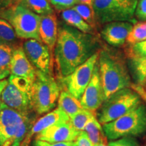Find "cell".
<instances>
[{
  "label": "cell",
  "instance_id": "obj_1",
  "mask_svg": "<svg viewBox=\"0 0 146 146\" xmlns=\"http://www.w3.org/2000/svg\"><path fill=\"white\" fill-rule=\"evenodd\" d=\"M97 50L98 42L93 35L74 28L62 27L54 47L55 61L60 76H68L98 52Z\"/></svg>",
  "mask_w": 146,
  "mask_h": 146
},
{
  "label": "cell",
  "instance_id": "obj_2",
  "mask_svg": "<svg viewBox=\"0 0 146 146\" xmlns=\"http://www.w3.org/2000/svg\"><path fill=\"white\" fill-rule=\"evenodd\" d=\"M98 64L105 100L121 89L131 87L129 71L118 56L107 50L100 51Z\"/></svg>",
  "mask_w": 146,
  "mask_h": 146
},
{
  "label": "cell",
  "instance_id": "obj_3",
  "mask_svg": "<svg viewBox=\"0 0 146 146\" xmlns=\"http://www.w3.org/2000/svg\"><path fill=\"white\" fill-rule=\"evenodd\" d=\"M30 113L21 112L0 104V146H21L33 120Z\"/></svg>",
  "mask_w": 146,
  "mask_h": 146
},
{
  "label": "cell",
  "instance_id": "obj_4",
  "mask_svg": "<svg viewBox=\"0 0 146 146\" xmlns=\"http://www.w3.org/2000/svg\"><path fill=\"white\" fill-rule=\"evenodd\" d=\"M108 139L138 136L146 131V108L143 104L117 119L102 125Z\"/></svg>",
  "mask_w": 146,
  "mask_h": 146
},
{
  "label": "cell",
  "instance_id": "obj_5",
  "mask_svg": "<svg viewBox=\"0 0 146 146\" xmlns=\"http://www.w3.org/2000/svg\"><path fill=\"white\" fill-rule=\"evenodd\" d=\"M60 87L50 74L36 70L32 85V108L39 114L49 112L56 106L60 96Z\"/></svg>",
  "mask_w": 146,
  "mask_h": 146
},
{
  "label": "cell",
  "instance_id": "obj_6",
  "mask_svg": "<svg viewBox=\"0 0 146 146\" xmlns=\"http://www.w3.org/2000/svg\"><path fill=\"white\" fill-rule=\"evenodd\" d=\"M141 104V97L133 89L125 88L105 100L98 110L96 118L102 125L117 119Z\"/></svg>",
  "mask_w": 146,
  "mask_h": 146
},
{
  "label": "cell",
  "instance_id": "obj_7",
  "mask_svg": "<svg viewBox=\"0 0 146 146\" xmlns=\"http://www.w3.org/2000/svg\"><path fill=\"white\" fill-rule=\"evenodd\" d=\"M137 3L138 0H95L93 9L97 23L125 21L135 25Z\"/></svg>",
  "mask_w": 146,
  "mask_h": 146
},
{
  "label": "cell",
  "instance_id": "obj_8",
  "mask_svg": "<svg viewBox=\"0 0 146 146\" xmlns=\"http://www.w3.org/2000/svg\"><path fill=\"white\" fill-rule=\"evenodd\" d=\"M3 15L13 27L18 37L41 41L39 36L41 16L38 14L20 3L5 10Z\"/></svg>",
  "mask_w": 146,
  "mask_h": 146
},
{
  "label": "cell",
  "instance_id": "obj_9",
  "mask_svg": "<svg viewBox=\"0 0 146 146\" xmlns=\"http://www.w3.org/2000/svg\"><path fill=\"white\" fill-rule=\"evenodd\" d=\"M33 81L11 74L1 96V102L21 112L32 110L31 89Z\"/></svg>",
  "mask_w": 146,
  "mask_h": 146
},
{
  "label": "cell",
  "instance_id": "obj_10",
  "mask_svg": "<svg viewBox=\"0 0 146 146\" xmlns=\"http://www.w3.org/2000/svg\"><path fill=\"white\" fill-rule=\"evenodd\" d=\"M98 56L99 53H96L68 76L62 78L66 91L76 99L80 100L89 85L92 78L94 68L98 62Z\"/></svg>",
  "mask_w": 146,
  "mask_h": 146
},
{
  "label": "cell",
  "instance_id": "obj_11",
  "mask_svg": "<svg viewBox=\"0 0 146 146\" xmlns=\"http://www.w3.org/2000/svg\"><path fill=\"white\" fill-rule=\"evenodd\" d=\"M23 50L36 70L45 74L51 72V55L46 45L36 39H27L23 43Z\"/></svg>",
  "mask_w": 146,
  "mask_h": 146
},
{
  "label": "cell",
  "instance_id": "obj_12",
  "mask_svg": "<svg viewBox=\"0 0 146 146\" xmlns=\"http://www.w3.org/2000/svg\"><path fill=\"white\" fill-rule=\"evenodd\" d=\"M104 101V94L97 62L93 72L92 78L80 99V102L83 108L96 113Z\"/></svg>",
  "mask_w": 146,
  "mask_h": 146
},
{
  "label": "cell",
  "instance_id": "obj_13",
  "mask_svg": "<svg viewBox=\"0 0 146 146\" xmlns=\"http://www.w3.org/2000/svg\"><path fill=\"white\" fill-rule=\"evenodd\" d=\"M80 132L68 121L47 128L36 134L35 139L50 143L71 142L76 141Z\"/></svg>",
  "mask_w": 146,
  "mask_h": 146
},
{
  "label": "cell",
  "instance_id": "obj_14",
  "mask_svg": "<svg viewBox=\"0 0 146 146\" xmlns=\"http://www.w3.org/2000/svg\"><path fill=\"white\" fill-rule=\"evenodd\" d=\"M134 24L130 22L116 21L105 24L101 31L102 37L114 47L123 45L127 41L130 32L132 31Z\"/></svg>",
  "mask_w": 146,
  "mask_h": 146
},
{
  "label": "cell",
  "instance_id": "obj_15",
  "mask_svg": "<svg viewBox=\"0 0 146 146\" xmlns=\"http://www.w3.org/2000/svg\"><path fill=\"white\" fill-rule=\"evenodd\" d=\"M10 74L32 81H34L35 77L36 69L28 60L21 46L14 48L12 52L10 61Z\"/></svg>",
  "mask_w": 146,
  "mask_h": 146
},
{
  "label": "cell",
  "instance_id": "obj_16",
  "mask_svg": "<svg viewBox=\"0 0 146 146\" xmlns=\"http://www.w3.org/2000/svg\"><path fill=\"white\" fill-rule=\"evenodd\" d=\"M58 29L57 18L51 14L41 16L39 25V36L42 43L46 45L50 50L56 45L58 39Z\"/></svg>",
  "mask_w": 146,
  "mask_h": 146
},
{
  "label": "cell",
  "instance_id": "obj_17",
  "mask_svg": "<svg viewBox=\"0 0 146 146\" xmlns=\"http://www.w3.org/2000/svg\"><path fill=\"white\" fill-rule=\"evenodd\" d=\"M68 121H70L69 116L62 110L58 108L52 112L47 113L38 120L31 129L29 135H31L33 134H37L47 128Z\"/></svg>",
  "mask_w": 146,
  "mask_h": 146
},
{
  "label": "cell",
  "instance_id": "obj_18",
  "mask_svg": "<svg viewBox=\"0 0 146 146\" xmlns=\"http://www.w3.org/2000/svg\"><path fill=\"white\" fill-rule=\"evenodd\" d=\"M61 16L65 23L73 28L77 29L84 33L94 34V29L84 21L74 9L70 8L62 11Z\"/></svg>",
  "mask_w": 146,
  "mask_h": 146
},
{
  "label": "cell",
  "instance_id": "obj_19",
  "mask_svg": "<svg viewBox=\"0 0 146 146\" xmlns=\"http://www.w3.org/2000/svg\"><path fill=\"white\" fill-rule=\"evenodd\" d=\"M58 103V108L62 110L69 118H71L78 111L83 109L80 100L76 99L66 90L60 93Z\"/></svg>",
  "mask_w": 146,
  "mask_h": 146
},
{
  "label": "cell",
  "instance_id": "obj_20",
  "mask_svg": "<svg viewBox=\"0 0 146 146\" xmlns=\"http://www.w3.org/2000/svg\"><path fill=\"white\" fill-rule=\"evenodd\" d=\"M83 131L87 133L93 145L103 141H108V139L104 132L102 126L97 119L96 116L93 118L87 124Z\"/></svg>",
  "mask_w": 146,
  "mask_h": 146
},
{
  "label": "cell",
  "instance_id": "obj_21",
  "mask_svg": "<svg viewBox=\"0 0 146 146\" xmlns=\"http://www.w3.org/2000/svg\"><path fill=\"white\" fill-rule=\"evenodd\" d=\"M0 42L14 49L18 47V36L10 23L0 18Z\"/></svg>",
  "mask_w": 146,
  "mask_h": 146
},
{
  "label": "cell",
  "instance_id": "obj_22",
  "mask_svg": "<svg viewBox=\"0 0 146 146\" xmlns=\"http://www.w3.org/2000/svg\"><path fill=\"white\" fill-rule=\"evenodd\" d=\"M14 49L0 42V81L10 74V61Z\"/></svg>",
  "mask_w": 146,
  "mask_h": 146
},
{
  "label": "cell",
  "instance_id": "obj_23",
  "mask_svg": "<svg viewBox=\"0 0 146 146\" xmlns=\"http://www.w3.org/2000/svg\"><path fill=\"white\" fill-rule=\"evenodd\" d=\"M131 64L138 85H146V58L131 56Z\"/></svg>",
  "mask_w": 146,
  "mask_h": 146
},
{
  "label": "cell",
  "instance_id": "obj_24",
  "mask_svg": "<svg viewBox=\"0 0 146 146\" xmlns=\"http://www.w3.org/2000/svg\"><path fill=\"white\" fill-rule=\"evenodd\" d=\"M21 3L34 13L44 16L54 13L47 0H21Z\"/></svg>",
  "mask_w": 146,
  "mask_h": 146
},
{
  "label": "cell",
  "instance_id": "obj_25",
  "mask_svg": "<svg viewBox=\"0 0 146 146\" xmlns=\"http://www.w3.org/2000/svg\"><path fill=\"white\" fill-rule=\"evenodd\" d=\"M95 116H96V113L83 108L70 118V122L76 130L82 131L87 124Z\"/></svg>",
  "mask_w": 146,
  "mask_h": 146
},
{
  "label": "cell",
  "instance_id": "obj_26",
  "mask_svg": "<svg viewBox=\"0 0 146 146\" xmlns=\"http://www.w3.org/2000/svg\"><path fill=\"white\" fill-rule=\"evenodd\" d=\"M146 40V21H142L133 25L132 31L127 39L129 44H135Z\"/></svg>",
  "mask_w": 146,
  "mask_h": 146
},
{
  "label": "cell",
  "instance_id": "obj_27",
  "mask_svg": "<svg viewBox=\"0 0 146 146\" xmlns=\"http://www.w3.org/2000/svg\"><path fill=\"white\" fill-rule=\"evenodd\" d=\"M72 8L74 9L81 16L84 21L88 23L91 27L94 29L96 27L97 21L94 9L82 3H77Z\"/></svg>",
  "mask_w": 146,
  "mask_h": 146
},
{
  "label": "cell",
  "instance_id": "obj_28",
  "mask_svg": "<svg viewBox=\"0 0 146 146\" xmlns=\"http://www.w3.org/2000/svg\"><path fill=\"white\" fill-rule=\"evenodd\" d=\"M50 3L57 10L64 11L72 8L77 4V0H50Z\"/></svg>",
  "mask_w": 146,
  "mask_h": 146
},
{
  "label": "cell",
  "instance_id": "obj_29",
  "mask_svg": "<svg viewBox=\"0 0 146 146\" xmlns=\"http://www.w3.org/2000/svg\"><path fill=\"white\" fill-rule=\"evenodd\" d=\"M131 56L146 58V40L131 45L130 57Z\"/></svg>",
  "mask_w": 146,
  "mask_h": 146
},
{
  "label": "cell",
  "instance_id": "obj_30",
  "mask_svg": "<svg viewBox=\"0 0 146 146\" xmlns=\"http://www.w3.org/2000/svg\"><path fill=\"white\" fill-rule=\"evenodd\" d=\"M108 146H140L137 141L131 137H123L109 142Z\"/></svg>",
  "mask_w": 146,
  "mask_h": 146
},
{
  "label": "cell",
  "instance_id": "obj_31",
  "mask_svg": "<svg viewBox=\"0 0 146 146\" xmlns=\"http://www.w3.org/2000/svg\"><path fill=\"white\" fill-rule=\"evenodd\" d=\"M135 16L140 21H146V0H138Z\"/></svg>",
  "mask_w": 146,
  "mask_h": 146
},
{
  "label": "cell",
  "instance_id": "obj_32",
  "mask_svg": "<svg viewBox=\"0 0 146 146\" xmlns=\"http://www.w3.org/2000/svg\"><path fill=\"white\" fill-rule=\"evenodd\" d=\"M32 146H76L75 141L60 142V143H50L45 141L35 139Z\"/></svg>",
  "mask_w": 146,
  "mask_h": 146
},
{
  "label": "cell",
  "instance_id": "obj_33",
  "mask_svg": "<svg viewBox=\"0 0 146 146\" xmlns=\"http://www.w3.org/2000/svg\"><path fill=\"white\" fill-rule=\"evenodd\" d=\"M76 146H94L87 136L85 131H82L76 138Z\"/></svg>",
  "mask_w": 146,
  "mask_h": 146
},
{
  "label": "cell",
  "instance_id": "obj_34",
  "mask_svg": "<svg viewBox=\"0 0 146 146\" xmlns=\"http://www.w3.org/2000/svg\"><path fill=\"white\" fill-rule=\"evenodd\" d=\"M131 87H132L133 90L136 91V92L139 95L141 98H142V99L145 101L146 104V91L145 90V89L143 88V86L139 85H133L132 84Z\"/></svg>",
  "mask_w": 146,
  "mask_h": 146
},
{
  "label": "cell",
  "instance_id": "obj_35",
  "mask_svg": "<svg viewBox=\"0 0 146 146\" xmlns=\"http://www.w3.org/2000/svg\"><path fill=\"white\" fill-rule=\"evenodd\" d=\"M94 1L95 0H77V3L87 5L93 8V5H94Z\"/></svg>",
  "mask_w": 146,
  "mask_h": 146
},
{
  "label": "cell",
  "instance_id": "obj_36",
  "mask_svg": "<svg viewBox=\"0 0 146 146\" xmlns=\"http://www.w3.org/2000/svg\"><path fill=\"white\" fill-rule=\"evenodd\" d=\"M8 84V80H1L0 81V104H1V93Z\"/></svg>",
  "mask_w": 146,
  "mask_h": 146
},
{
  "label": "cell",
  "instance_id": "obj_37",
  "mask_svg": "<svg viewBox=\"0 0 146 146\" xmlns=\"http://www.w3.org/2000/svg\"><path fill=\"white\" fill-rule=\"evenodd\" d=\"M108 141H103V142H101V143L96 144V145H95L94 146H108Z\"/></svg>",
  "mask_w": 146,
  "mask_h": 146
},
{
  "label": "cell",
  "instance_id": "obj_38",
  "mask_svg": "<svg viewBox=\"0 0 146 146\" xmlns=\"http://www.w3.org/2000/svg\"><path fill=\"white\" fill-rule=\"evenodd\" d=\"M3 0H0V4H1V1H2Z\"/></svg>",
  "mask_w": 146,
  "mask_h": 146
}]
</instances>
